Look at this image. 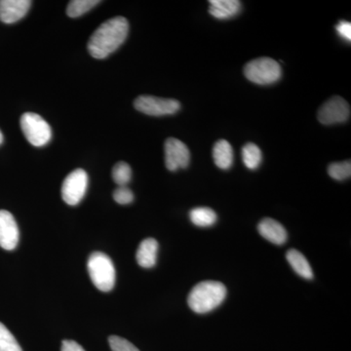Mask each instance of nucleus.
Segmentation results:
<instances>
[{"label": "nucleus", "instance_id": "6ab92c4d", "mask_svg": "<svg viewBox=\"0 0 351 351\" xmlns=\"http://www.w3.org/2000/svg\"><path fill=\"white\" fill-rule=\"evenodd\" d=\"M101 3L99 0H73L69 2L66 14L69 17L77 18L89 12L91 9Z\"/></svg>", "mask_w": 351, "mask_h": 351}, {"label": "nucleus", "instance_id": "0eeeda50", "mask_svg": "<svg viewBox=\"0 0 351 351\" xmlns=\"http://www.w3.org/2000/svg\"><path fill=\"white\" fill-rule=\"evenodd\" d=\"M88 175L83 169H76L66 176L62 186V197L68 205L75 206L86 195Z\"/></svg>", "mask_w": 351, "mask_h": 351}, {"label": "nucleus", "instance_id": "dca6fc26", "mask_svg": "<svg viewBox=\"0 0 351 351\" xmlns=\"http://www.w3.org/2000/svg\"><path fill=\"white\" fill-rule=\"evenodd\" d=\"M286 258H287L288 263H290L292 269L295 270V274H299L304 279L313 278V269H311L308 261L302 255L301 252L291 249L286 254Z\"/></svg>", "mask_w": 351, "mask_h": 351}, {"label": "nucleus", "instance_id": "423d86ee", "mask_svg": "<svg viewBox=\"0 0 351 351\" xmlns=\"http://www.w3.org/2000/svg\"><path fill=\"white\" fill-rule=\"evenodd\" d=\"M138 112L151 117L172 115L179 112L181 104L173 99L158 98L154 96H140L134 101Z\"/></svg>", "mask_w": 351, "mask_h": 351}, {"label": "nucleus", "instance_id": "f8f14e48", "mask_svg": "<svg viewBox=\"0 0 351 351\" xmlns=\"http://www.w3.org/2000/svg\"><path fill=\"white\" fill-rule=\"evenodd\" d=\"M258 233L267 241L276 245H283L287 241L285 228L276 219H263L258 226Z\"/></svg>", "mask_w": 351, "mask_h": 351}, {"label": "nucleus", "instance_id": "20e7f679", "mask_svg": "<svg viewBox=\"0 0 351 351\" xmlns=\"http://www.w3.org/2000/svg\"><path fill=\"white\" fill-rule=\"evenodd\" d=\"M247 80L258 85H269L278 82L282 75L280 64L271 58H258L244 66Z\"/></svg>", "mask_w": 351, "mask_h": 351}, {"label": "nucleus", "instance_id": "f03ea898", "mask_svg": "<svg viewBox=\"0 0 351 351\" xmlns=\"http://www.w3.org/2000/svg\"><path fill=\"white\" fill-rule=\"evenodd\" d=\"M226 288L218 281H203L196 284L189 293V306L195 313L204 314L221 306L226 297Z\"/></svg>", "mask_w": 351, "mask_h": 351}, {"label": "nucleus", "instance_id": "1a4fd4ad", "mask_svg": "<svg viewBox=\"0 0 351 351\" xmlns=\"http://www.w3.org/2000/svg\"><path fill=\"white\" fill-rule=\"evenodd\" d=\"M165 151V165L169 171L184 169L191 162V152L189 147L182 141L175 138L166 140L164 145Z\"/></svg>", "mask_w": 351, "mask_h": 351}, {"label": "nucleus", "instance_id": "7ed1b4c3", "mask_svg": "<svg viewBox=\"0 0 351 351\" xmlns=\"http://www.w3.org/2000/svg\"><path fill=\"white\" fill-rule=\"evenodd\" d=\"M87 267L95 287L101 292L112 290L115 284V269L112 258L101 252H94L88 258Z\"/></svg>", "mask_w": 351, "mask_h": 351}, {"label": "nucleus", "instance_id": "f257e3e1", "mask_svg": "<svg viewBox=\"0 0 351 351\" xmlns=\"http://www.w3.org/2000/svg\"><path fill=\"white\" fill-rule=\"evenodd\" d=\"M128 32L129 23L126 18L115 17L106 21L88 41L90 55L95 59H106L124 43Z\"/></svg>", "mask_w": 351, "mask_h": 351}, {"label": "nucleus", "instance_id": "6e6552de", "mask_svg": "<svg viewBox=\"0 0 351 351\" xmlns=\"http://www.w3.org/2000/svg\"><path fill=\"white\" fill-rule=\"evenodd\" d=\"M317 117L324 125L343 123L350 119V107L341 97H332L319 108Z\"/></svg>", "mask_w": 351, "mask_h": 351}, {"label": "nucleus", "instance_id": "a211bd4d", "mask_svg": "<svg viewBox=\"0 0 351 351\" xmlns=\"http://www.w3.org/2000/svg\"><path fill=\"white\" fill-rule=\"evenodd\" d=\"M263 154L260 147L257 145L249 144L245 145L242 149V160L244 165L248 169L256 170L262 163Z\"/></svg>", "mask_w": 351, "mask_h": 351}, {"label": "nucleus", "instance_id": "9b49d317", "mask_svg": "<svg viewBox=\"0 0 351 351\" xmlns=\"http://www.w3.org/2000/svg\"><path fill=\"white\" fill-rule=\"evenodd\" d=\"M29 0H0V21L14 24L25 17L31 9Z\"/></svg>", "mask_w": 351, "mask_h": 351}, {"label": "nucleus", "instance_id": "393cba45", "mask_svg": "<svg viewBox=\"0 0 351 351\" xmlns=\"http://www.w3.org/2000/svg\"><path fill=\"white\" fill-rule=\"evenodd\" d=\"M337 32L341 38L346 41L351 40V23L348 21H341L336 27Z\"/></svg>", "mask_w": 351, "mask_h": 351}, {"label": "nucleus", "instance_id": "a878e982", "mask_svg": "<svg viewBox=\"0 0 351 351\" xmlns=\"http://www.w3.org/2000/svg\"><path fill=\"white\" fill-rule=\"evenodd\" d=\"M61 351H85L80 343L75 341H64L62 343Z\"/></svg>", "mask_w": 351, "mask_h": 351}, {"label": "nucleus", "instance_id": "4468645a", "mask_svg": "<svg viewBox=\"0 0 351 351\" xmlns=\"http://www.w3.org/2000/svg\"><path fill=\"white\" fill-rule=\"evenodd\" d=\"M209 12L219 20L230 19L239 15L241 2L239 0H210Z\"/></svg>", "mask_w": 351, "mask_h": 351}, {"label": "nucleus", "instance_id": "5701e85b", "mask_svg": "<svg viewBox=\"0 0 351 351\" xmlns=\"http://www.w3.org/2000/svg\"><path fill=\"white\" fill-rule=\"evenodd\" d=\"M108 343L112 351H140L133 343L121 337L110 336Z\"/></svg>", "mask_w": 351, "mask_h": 351}, {"label": "nucleus", "instance_id": "412c9836", "mask_svg": "<svg viewBox=\"0 0 351 351\" xmlns=\"http://www.w3.org/2000/svg\"><path fill=\"white\" fill-rule=\"evenodd\" d=\"M132 170L130 165L126 162L115 164L112 169V179L119 186H126L131 181Z\"/></svg>", "mask_w": 351, "mask_h": 351}, {"label": "nucleus", "instance_id": "b1692460", "mask_svg": "<svg viewBox=\"0 0 351 351\" xmlns=\"http://www.w3.org/2000/svg\"><path fill=\"white\" fill-rule=\"evenodd\" d=\"M113 199L120 205L130 204L134 201V193L126 186H119L113 193Z\"/></svg>", "mask_w": 351, "mask_h": 351}, {"label": "nucleus", "instance_id": "2eb2a0df", "mask_svg": "<svg viewBox=\"0 0 351 351\" xmlns=\"http://www.w3.org/2000/svg\"><path fill=\"white\" fill-rule=\"evenodd\" d=\"M214 162L219 169L228 170L233 162V149L232 145L226 140H219L213 147Z\"/></svg>", "mask_w": 351, "mask_h": 351}, {"label": "nucleus", "instance_id": "aec40b11", "mask_svg": "<svg viewBox=\"0 0 351 351\" xmlns=\"http://www.w3.org/2000/svg\"><path fill=\"white\" fill-rule=\"evenodd\" d=\"M0 351H23L12 332L0 322Z\"/></svg>", "mask_w": 351, "mask_h": 351}, {"label": "nucleus", "instance_id": "ddd939ff", "mask_svg": "<svg viewBox=\"0 0 351 351\" xmlns=\"http://www.w3.org/2000/svg\"><path fill=\"white\" fill-rule=\"evenodd\" d=\"M158 247V242L154 239L143 240L136 253L138 265L144 269H152L156 265Z\"/></svg>", "mask_w": 351, "mask_h": 351}, {"label": "nucleus", "instance_id": "9d476101", "mask_svg": "<svg viewBox=\"0 0 351 351\" xmlns=\"http://www.w3.org/2000/svg\"><path fill=\"white\" fill-rule=\"evenodd\" d=\"M19 228L13 215L0 210V247L4 250H14L19 243Z\"/></svg>", "mask_w": 351, "mask_h": 351}, {"label": "nucleus", "instance_id": "f3484780", "mask_svg": "<svg viewBox=\"0 0 351 351\" xmlns=\"http://www.w3.org/2000/svg\"><path fill=\"white\" fill-rule=\"evenodd\" d=\"M191 223L200 228H207L215 225L217 221V214L209 207H196L189 213Z\"/></svg>", "mask_w": 351, "mask_h": 351}, {"label": "nucleus", "instance_id": "4be33fe9", "mask_svg": "<svg viewBox=\"0 0 351 351\" xmlns=\"http://www.w3.org/2000/svg\"><path fill=\"white\" fill-rule=\"evenodd\" d=\"M328 173H329L330 177L336 180V181H343V180L350 179L351 176L350 160L330 164L329 167H328Z\"/></svg>", "mask_w": 351, "mask_h": 351}, {"label": "nucleus", "instance_id": "39448f33", "mask_svg": "<svg viewBox=\"0 0 351 351\" xmlns=\"http://www.w3.org/2000/svg\"><path fill=\"white\" fill-rule=\"evenodd\" d=\"M21 128L25 138L34 147H43L50 142L52 130L43 117L34 112H25L21 117Z\"/></svg>", "mask_w": 351, "mask_h": 351}, {"label": "nucleus", "instance_id": "bb28decb", "mask_svg": "<svg viewBox=\"0 0 351 351\" xmlns=\"http://www.w3.org/2000/svg\"><path fill=\"white\" fill-rule=\"evenodd\" d=\"M3 142V135H2L1 131H0V145Z\"/></svg>", "mask_w": 351, "mask_h": 351}]
</instances>
